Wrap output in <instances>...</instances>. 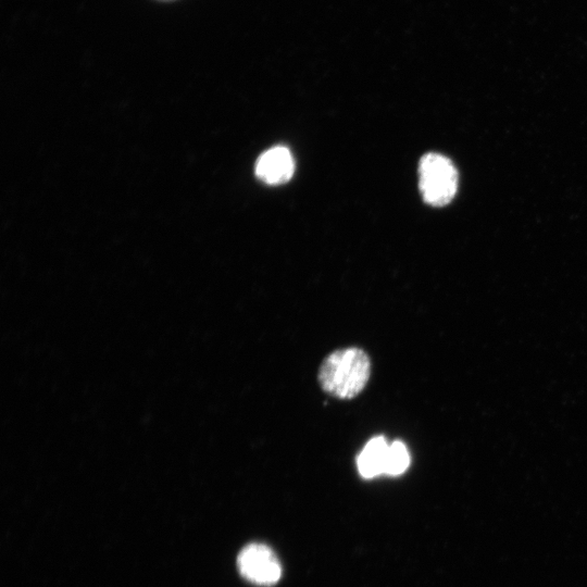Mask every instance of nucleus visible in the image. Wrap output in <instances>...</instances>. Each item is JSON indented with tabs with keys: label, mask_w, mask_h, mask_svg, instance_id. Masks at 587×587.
<instances>
[{
	"label": "nucleus",
	"mask_w": 587,
	"mask_h": 587,
	"mask_svg": "<svg viewBox=\"0 0 587 587\" xmlns=\"http://www.w3.org/2000/svg\"><path fill=\"white\" fill-rule=\"evenodd\" d=\"M371 374V362L366 352L352 347L330 353L319 371V382L326 392L341 399L359 395Z\"/></svg>",
	"instance_id": "nucleus-1"
},
{
	"label": "nucleus",
	"mask_w": 587,
	"mask_h": 587,
	"mask_svg": "<svg viewBox=\"0 0 587 587\" xmlns=\"http://www.w3.org/2000/svg\"><path fill=\"white\" fill-rule=\"evenodd\" d=\"M419 186L424 201L434 207L448 204L458 189V172L447 157L430 152L419 164Z\"/></svg>",
	"instance_id": "nucleus-2"
},
{
	"label": "nucleus",
	"mask_w": 587,
	"mask_h": 587,
	"mask_svg": "<svg viewBox=\"0 0 587 587\" xmlns=\"http://www.w3.org/2000/svg\"><path fill=\"white\" fill-rule=\"evenodd\" d=\"M240 574L249 582L271 586L276 584L282 575V566L273 550L264 544H249L237 557Z\"/></svg>",
	"instance_id": "nucleus-3"
},
{
	"label": "nucleus",
	"mask_w": 587,
	"mask_h": 587,
	"mask_svg": "<svg viewBox=\"0 0 587 587\" xmlns=\"http://www.w3.org/2000/svg\"><path fill=\"white\" fill-rule=\"evenodd\" d=\"M295 172V161L288 148L275 146L264 151L255 163V175L268 185L288 182Z\"/></svg>",
	"instance_id": "nucleus-4"
},
{
	"label": "nucleus",
	"mask_w": 587,
	"mask_h": 587,
	"mask_svg": "<svg viewBox=\"0 0 587 587\" xmlns=\"http://www.w3.org/2000/svg\"><path fill=\"white\" fill-rule=\"evenodd\" d=\"M389 445L383 436L370 439L357 458L360 475L364 478H373L385 474L387 452Z\"/></svg>",
	"instance_id": "nucleus-5"
},
{
	"label": "nucleus",
	"mask_w": 587,
	"mask_h": 587,
	"mask_svg": "<svg viewBox=\"0 0 587 587\" xmlns=\"http://www.w3.org/2000/svg\"><path fill=\"white\" fill-rule=\"evenodd\" d=\"M410 464V454L402 441L395 440L388 447L385 474L398 476L402 474Z\"/></svg>",
	"instance_id": "nucleus-6"
}]
</instances>
